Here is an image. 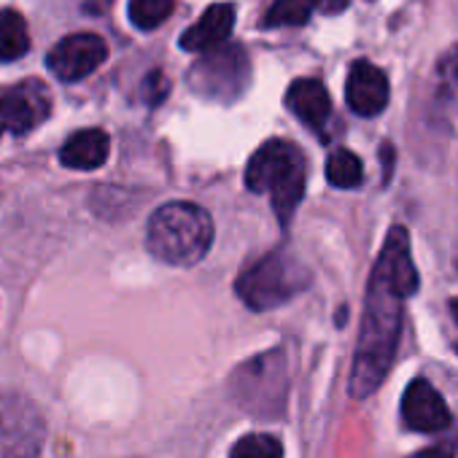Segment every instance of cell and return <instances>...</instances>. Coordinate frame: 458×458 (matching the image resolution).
<instances>
[{
  "label": "cell",
  "mask_w": 458,
  "mask_h": 458,
  "mask_svg": "<svg viewBox=\"0 0 458 458\" xmlns=\"http://www.w3.org/2000/svg\"><path fill=\"white\" fill-rule=\"evenodd\" d=\"M415 292L418 270L410 257L407 229L394 226L367 289V308L351 372V394L356 399L369 396L386 380L402 332V302Z\"/></svg>",
  "instance_id": "cell-1"
},
{
  "label": "cell",
  "mask_w": 458,
  "mask_h": 458,
  "mask_svg": "<svg viewBox=\"0 0 458 458\" xmlns=\"http://www.w3.org/2000/svg\"><path fill=\"white\" fill-rule=\"evenodd\" d=\"M148 251L178 267H191L205 259L213 243V218L194 202H167L148 218Z\"/></svg>",
  "instance_id": "cell-2"
},
{
  "label": "cell",
  "mask_w": 458,
  "mask_h": 458,
  "mask_svg": "<svg viewBox=\"0 0 458 458\" xmlns=\"http://www.w3.org/2000/svg\"><path fill=\"white\" fill-rule=\"evenodd\" d=\"M305 183H308L305 154L289 140H267L249 159L246 186L273 199V210L281 218V224H289L292 213L305 197Z\"/></svg>",
  "instance_id": "cell-3"
},
{
  "label": "cell",
  "mask_w": 458,
  "mask_h": 458,
  "mask_svg": "<svg viewBox=\"0 0 458 458\" xmlns=\"http://www.w3.org/2000/svg\"><path fill=\"white\" fill-rule=\"evenodd\" d=\"M305 286H308L305 267L286 249H278L265 259H259L254 267H249L238 278L235 292L251 310H270L300 294Z\"/></svg>",
  "instance_id": "cell-4"
},
{
  "label": "cell",
  "mask_w": 458,
  "mask_h": 458,
  "mask_svg": "<svg viewBox=\"0 0 458 458\" xmlns=\"http://www.w3.org/2000/svg\"><path fill=\"white\" fill-rule=\"evenodd\" d=\"M44 439L41 407L17 391H0V458H38Z\"/></svg>",
  "instance_id": "cell-5"
},
{
  "label": "cell",
  "mask_w": 458,
  "mask_h": 458,
  "mask_svg": "<svg viewBox=\"0 0 458 458\" xmlns=\"http://www.w3.org/2000/svg\"><path fill=\"white\" fill-rule=\"evenodd\" d=\"M191 87L199 95L208 98H218V100H229L243 92L246 81H249V60L246 52L241 47H229V49H218L216 55L205 57L202 63H197L189 73Z\"/></svg>",
  "instance_id": "cell-6"
},
{
  "label": "cell",
  "mask_w": 458,
  "mask_h": 458,
  "mask_svg": "<svg viewBox=\"0 0 458 458\" xmlns=\"http://www.w3.org/2000/svg\"><path fill=\"white\" fill-rule=\"evenodd\" d=\"M52 111L49 89L41 81H25L0 92V138L25 135Z\"/></svg>",
  "instance_id": "cell-7"
},
{
  "label": "cell",
  "mask_w": 458,
  "mask_h": 458,
  "mask_svg": "<svg viewBox=\"0 0 458 458\" xmlns=\"http://www.w3.org/2000/svg\"><path fill=\"white\" fill-rule=\"evenodd\" d=\"M108 57V47L95 33H73L63 38L47 57L49 71L60 81H81L89 73H95Z\"/></svg>",
  "instance_id": "cell-8"
},
{
  "label": "cell",
  "mask_w": 458,
  "mask_h": 458,
  "mask_svg": "<svg viewBox=\"0 0 458 458\" xmlns=\"http://www.w3.org/2000/svg\"><path fill=\"white\" fill-rule=\"evenodd\" d=\"M402 418L407 428L423 431V434H437L450 426V412L445 399L437 394V388L428 380H412L402 396Z\"/></svg>",
  "instance_id": "cell-9"
},
{
  "label": "cell",
  "mask_w": 458,
  "mask_h": 458,
  "mask_svg": "<svg viewBox=\"0 0 458 458\" xmlns=\"http://www.w3.org/2000/svg\"><path fill=\"white\" fill-rule=\"evenodd\" d=\"M345 100L353 114L359 116H377L388 106V79L386 73L367 63L359 60L348 71V84H345Z\"/></svg>",
  "instance_id": "cell-10"
},
{
  "label": "cell",
  "mask_w": 458,
  "mask_h": 458,
  "mask_svg": "<svg viewBox=\"0 0 458 458\" xmlns=\"http://www.w3.org/2000/svg\"><path fill=\"white\" fill-rule=\"evenodd\" d=\"M235 28V6L233 4H213L191 28L181 36V49L186 52H213L218 49Z\"/></svg>",
  "instance_id": "cell-11"
},
{
  "label": "cell",
  "mask_w": 458,
  "mask_h": 458,
  "mask_svg": "<svg viewBox=\"0 0 458 458\" xmlns=\"http://www.w3.org/2000/svg\"><path fill=\"white\" fill-rule=\"evenodd\" d=\"M286 106L302 124L316 132H324L332 119V98L318 79H297L286 92Z\"/></svg>",
  "instance_id": "cell-12"
},
{
  "label": "cell",
  "mask_w": 458,
  "mask_h": 458,
  "mask_svg": "<svg viewBox=\"0 0 458 458\" xmlns=\"http://www.w3.org/2000/svg\"><path fill=\"white\" fill-rule=\"evenodd\" d=\"M108 151L111 140L103 130H79L63 143L60 162L71 170H98L106 165Z\"/></svg>",
  "instance_id": "cell-13"
},
{
  "label": "cell",
  "mask_w": 458,
  "mask_h": 458,
  "mask_svg": "<svg viewBox=\"0 0 458 458\" xmlns=\"http://www.w3.org/2000/svg\"><path fill=\"white\" fill-rule=\"evenodd\" d=\"M30 52L28 22L20 12L4 9L0 12V63H14Z\"/></svg>",
  "instance_id": "cell-14"
},
{
  "label": "cell",
  "mask_w": 458,
  "mask_h": 458,
  "mask_svg": "<svg viewBox=\"0 0 458 458\" xmlns=\"http://www.w3.org/2000/svg\"><path fill=\"white\" fill-rule=\"evenodd\" d=\"M327 178L337 189H356L364 181L361 159L353 151H348V148L332 151L329 159H327Z\"/></svg>",
  "instance_id": "cell-15"
},
{
  "label": "cell",
  "mask_w": 458,
  "mask_h": 458,
  "mask_svg": "<svg viewBox=\"0 0 458 458\" xmlns=\"http://www.w3.org/2000/svg\"><path fill=\"white\" fill-rule=\"evenodd\" d=\"M175 0H130V22L138 30H157L162 22L170 20Z\"/></svg>",
  "instance_id": "cell-16"
},
{
  "label": "cell",
  "mask_w": 458,
  "mask_h": 458,
  "mask_svg": "<svg viewBox=\"0 0 458 458\" xmlns=\"http://www.w3.org/2000/svg\"><path fill=\"white\" fill-rule=\"evenodd\" d=\"M310 20V0H276L267 9L265 28H300Z\"/></svg>",
  "instance_id": "cell-17"
},
{
  "label": "cell",
  "mask_w": 458,
  "mask_h": 458,
  "mask_svg": "<svg viewBox=\"0 0 458 458\" xmlns=\"http://www.w3.org/2000/svg\"><path fill=\"white\" fill-rule=\"evenodd\" d=\"M229 458H284V445L273 434H249L235 442Z\"/></svg>",
  "instance_id": "cell-18"
},
{
  "label": "cell",
  "mask_w": 458,
  "mask_h": 458,
  "mask_svg": "<svg viewBox=\"0 0 458 458\" xmlns=\"http://www.w3.org/2000/svg\"><path fill=\"white\" fill-rule=\"evenodd\" d=\"M167 89H170V81L165 79V73H162V71L148 73V76H146V81H143V98H146V103H148V106H159V103L167 98Z\"/></svg>",
  "instance_id": "cell-19"
},
{
  "label": "cell",
  "mask_w": 458,
  "mask_h": 458,
  "mask_svg": "<svg viewBox=\"0 0 458 458\" xmlns=\"http://www.w3.org/2000/svg\"><path fill=\"white\" fill-rule=\"evenodd\" d=\"M453 453H455V445H434V447H426L410 458H453Z\"/></svg>",
  "instance_id": "cell-20"
},
{
  "label": "cell",
  "mask_w": 458,
  "mask_h": 458,
  "mask_svg": "<svg viewBox=\"0 0 458 458\" xmlns=\"http://www.w3.org/2000/svg\"><path fill=\"white\" fill-rule=\"evenodd\" d=\"M310 6H316L324 14H340L348 9V0H310Z\"/></svg>",
  "instance_id": "cell-21"
},
{
  "label": "cell",
  "mask_w": 458,
  "mask_h": 458,
  "mask_svg": "<svg viewBox=\"0 0 458 458\" xmlns=\"http://www.w3.org/2000/svg\"><path fill=\"white\" fill-rule=\"evenodd\" d=\"M450 313H453V321H455V327H458V297L450 302Z\"/></svg>",
  "instance_id": "cell-22"
},
{
  "label": "cell",
  "mask_w": 458,
  "mask_h": 458,
  "mask_svg": "<svg viewBox=\"0 0 458 458\" xmlns=\"http://www.w3.org/2000/svg\"><path fill=\"white\" fill-rule=\"evenodd\" d=\"M455 79H458V60H455Z\"/></svg>",
  "instance_id": "cell-23"
}]
</instances>
